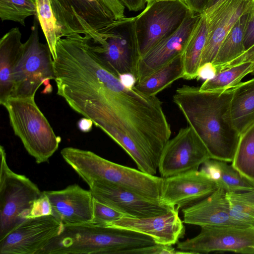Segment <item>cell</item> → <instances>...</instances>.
Listing matches in <instances>:
<instances>
[{"label": "cell", "mask_w": 254, "mask_h": 254, "mask_svg": "<svg viewBox=\"0 0 254 254\" xmlns=\"http://www.w3.org/2000/svg\"><path fill=\"white\" fill-rule=\"evenodd\" d=\"M233 88L201 91L199 87L183 85L173 97V101L204 143L211 159L227 162L232 161L240 138L230 113Z\"/></svg>", "instance_id": "1"}, {"label": "cell", "mask_w": 254, "mask_h": 254, "mask_svg": "<svg viewBox=\"0 0 254 254\" xmlns=\"http://www.w3.org/2000/svg\"><path fill=\"white\" fill-rule=\"evenodd\" d=\"M155 244L141 233L88 223L64 226L38 254H141Z\"/></svg>", "instance_id": "2"}, {"label": "cell", "mask_w": 254, "mask_h": 254, "mask_svg": "<svg viewBox=\"0 0 254 254\" xmlns=\"http://www.w3.org/2000/svg\"><path fill=\"white\" fill-rule=\"evenodd\" d=\"M61 154L88 186L103 182L160 201L162 177L115 163L89 150L66 147Z\"/></svg>", "instance_id": "3"}, {"label": "cell", "mask_w": 254, "mask_h": 254, "mask_svg": "<svg viewBox=\"0 0 254 254\" xmlns=\"http://www.w3.org/2000/svg\"><path fill=\"white\" fill-rule=\"evenodd\" d=\"M15 135L37 164L48 161L61 141L34 97L9 98L3 105Z\"/></svg>", "instance_id": "4"}, {"label": "cell", "mask_w": 254, "mask_h": 254, "mask_svg": "<svg viewBox=\"0 0 254 254\" xmlns=\"http://www.w3.org/2000/svg\"><path fill=\"white\" fill-rule=\"evenodd\" d=\"M39 22L34 16L30 35L23 43L13 75V98L35 97L39 88L44 84V94L52 92L50 80H55L53 59L47 44L39 40Z\"/></svg>", "instance_id": "5"}, {"label": "cell", "mask_w": 254, "mask_h": 254, "mask_svg": "<svg viewBox=\"0 0 254 254\" xmlns=\"http://www.w3.org/2000/svg\"><path fill=\"white\" fill-rule=\"evenodd\" d=\"M0 240L28 219L35 201L42 194L25 176L12 171L4 148L0 147Z\"/></svg>", "instance_id": "6"}, {"label": "cell", "mask_w": 254, "mask_h": 254, "mask_svg": "<svg viewBox=\"0 0 254 254\" xmlns=\"http://www.w3.org/2000/svg\"><path fill=\"white\" fill-rule=\"evenodd\" d=\"M63 37L79 34L99 40L117 20L102 0H50Z\"/></svg>", "instance_id": "7"}, {"label": "cell", "mask_w": 254, "mask_h": 254, "mask_svg": "<svg viewBox=\"0 0 254 254\" xmlns=\"http://www.w3.org/2000/svg\"><path fill=\"white\" fill-rule=\"evenodd\" d=\"M191 12L183 0L155 1L147 4L135 17L139 57L174 33Z\"/></svg>", "instance_id": "8"}, {"label": "cell", "mask_w": 254, "mask_h": 254, "mask_svg": "<svg viewBox=\"0 0 254 254\" xmlns=\"http://www.w3.org/2000/svg\"><path fill=\"white\" fill-rule=\"evenodd\" d=\"M195 237L177 243L182 254L233 252L254 254V227L230 225L201 226Z\"/></svg>", "instance_id": "9"}, {"label": "cell", "mask_w": 254, "mask_h": 254, "mask_svg": "<svg viewBox=\"0 0 254 254\" xmlns=\"http://www.w3.org/2000/svg\"><path fill=\"white\" fill-rule=\"evenodd\" d=\"M134 21L135 17L116 20L98 41L91 40L94 52L119 75L132 73V64L139 56Z\"/></svg>", "instance_id": "10"}, {"label": "cell", "mask_w": 254, "mask_h": 254, "mask_svg": "<svg viewBox=\"0 0 254 254\" xmlns=\"http://www.w3.org/2000/svg\"><path fill=\"white\" fill-rule=\"evenodd\" d=\"M211 159L204 143L190 126L181 128L165 145L160 157L158 170L162 178H167L198 170Z\"/></svg>", "instance_id": "11"}, {"label": "cell", "mask_w": 254, "mask_h": 254, "mask_svg": "<svg viewBox=\"0 0 254 254\" xmlns=\"http://www.w3.org/2000/svg\"><path fill=\"white\" fill-rule=\"evenodd\" d=\"M64 227L52 215L27 219L0 240V254H38Z\"/></svg>", "instance_id": "12"}, {"label": "cell", "mask_w": 254, "mask_h": 254, "mask_svg": "<svg viewBox=\"0 0 254 254\" xmlns=\"http://www.w3.org/2000/svg\"><path fill=\"white\" fill-rule=\"evenodd\" d=\"M201 15L191 12L174 33L133 63L132 74L135 78L136 83L182 55Z\"/></svg>", "instance_id": "13"}, {"label": "cell", "mask_w": 254, "mask_h": 254, "mask_svg": "<svg viewBox=\"0 0 254 254\" xmlns=\"http://www.w3.org/2000/svg\"><path fill=\"white\" fill-rule=\"evenodd\" d=\"M89 187L94 199L127 217L144 218L158 216L175 208L107 183L95 182Z\"/></svg>", "instance_id": "14"}, {"label": "cell", "mask_w": 254, "mask_h": 254, "mask_svg": "<svg viewBox=\"0 0 254 254\" xmlns=\"http://www.w3.org/2000/svg\"><path fill=\"white\" fill-rule=\"evenodd\" d=\"M219 188L203 171L188 172L163 179L160 202L179 210L199 202Z\"/></svg>", "instance_id": "15"}, {"label": "cell", "mask_w": 254, "mask_h": 254, "mask_svg": "<svg viewBox=\"0 0 254 254\" xmlns=\"http://www.w3.org/2000/svg\"><path fill=\"white\" fill-rule=\"evenodd\" d=\"M253 0H221L203 13L207 20V35L200 66L213 63L229 32L238 18L253 8Z\"/></svg>", "instance_id": "16"}, {"label": "cell", "mask_w": 254, "mask_h": 254, "mask_svg": "<svg viewBox=\"0 0 254 254\" xmlns=\"http://www.w3.org/2000/svg\"><path fill=\"white\" fill-rule=\"evenodd\" d=\"M44 192L49 199L52 215L64 226L91 223L93 197L90 190L73 184L61 190Z\"/></svg>", "instance_id": "17"}, {"label": "cell", "mask_w": 254, "mask_h": 254, "mask_svg": "<svg viewBox=\"0 0 254 254\" xmlns=\"http://www.w3.org/2000/svg\"><path fill=\"white\" fill-rule=\"evenodd\" d=\"M108 227L133 230L151 237L157 244L173 245L185 235V227L175 207L167 213L144 218L124 217Z\"/></svg>", "instance_id": "18"}, {"label": "cell", "mask_w": 254, "mask_h": 254, "mask_svg": "<svg viewBox=\"0 0 254 254\" xmlns=\"http://www.w3.org/2000/svg\"><path fill=\"white\" fill-rule=\"evenodd\" d=\"M184 223L199 226L239 225L231 217L226 191L219 188L199 202L182 209Z\"/></svg>", "instance_id": "19"}, {"label": "cell", "mask_w": 254, "mask_h": 254, "mask_svg": "<svg viewBox=\"0 0 254 254\" xmlns=\"http://www.w3.org/2000/svg\"><path fill=\"white\" fill-rule=\"evenodd\" d=\"M18 27L11 29L0 40V104L2 105L11 98L13 75L23 43Z\"/></svg>", "instance_id": "20"}, {"label": "cell", "mask_w": 254, "mask_h": 254, "mask_svg": "<svg viewBox=\"0 0 254 254\" xmlns=\"http://www.w3.org/2000/svg\"><path fill=\"white\" fill-rule=\"evenodd\" d=\"M230 113L240 135L254 125V78L241 82L233 88Z\"/></svg>", "instance_id": "21"}, {"label": "cell", "mask_w": 254, "mask_h": 254, "mask_svg": "<svg viewBox=\"0 0 254 254\" xmlns=\"http://www.w3.org/2000/svg\"><path fill=\"white\" fill-rule=\"evenodd\" d=\"M200 170L226 192H243L254 190V183L227 162L210 159L202 164Z\"/></svg>", "instance_id": "22"}, {"label": "cell", "mask_w": 254, "mask_h": 254, "mask_svg": "<svg viewBox=\"0 0 254 254\" xmlns=\"http://www.w3.org/2000/svg\"><path fill=\"white\" fill-rule=\"evenodd\" d=\"M252 15L253 8L243 14L222 42L212 63L217 72L245 52L244 37Z\"/></svg>", "instance_id": "23"}, {"label": "cell", "mask_w": 254, "mask_h": 254, "mask_svg": "<svg viewBox=\"0 0 254 254\" xmlns=\"http://www.w3.org/2000/svg\"><path fill=\"white\" fill-rule=\"evenodd\" d=\"M207 35V20L205 15L202 14L182 55L184 72L183 78L187 80L196 78Z\"/></svg>", "instance_id": "24"}, {"label": "cell", "mask_w": 254, "mask_h": 254, "mask_svg": "<svg viewBox=\"0 0 254 254\" xmlns=\"http://www.w3.org/2000/svg\"><path fill=\"white\" fill-rule=\"evenodd\" d=\"M182 55L135 84L141 92L150 96L157 94L176 80L184 78Z\"/></svg>", "instance_id": "25"}, {"label": "cell", "mask_w": 254, "mask_h": 254, "mask_svg": "<svg viewBox=\"0 0 254 254\" xmlns=\"http://www.w3.org/2000/svg\"><path fill=\"white\" fill-rule=\"evenodd\" d=\"M254 62H243L219 71L215 76L205 80L201 85V91H223L233 88L241 82L242 79L251 73Z\"/></svg>", "instance_id": "26"}, {"label": "cell", "mask_w": 254, "mask_h": 254, "mask_svg": "<svg viewBox=\"0 0 254 254\" xmlns=\"http://www.w3.org/2000/svg\"><path fill=\"white\" fill-rule=\"evenodd\" d=\"M232 165L254 183V125L240 135Z\"/></svg>", "instance_id": "27"}, {"label": "cell", "mask_w": 254, "mask_h": 254, "mask_svg": "<svg viewBox=\"0 0 254 254\" xmlns=\"http://www.w3.org/2000/svg\"><path fill=\"white\" fill-rule=\"evenodd\" d=\"M36 16L45 37L53 59L55 60L57 58V43L63 36L54 15L50 0H37Z\"/></svg>", "instance_id": "28"}, {"label": "cell", "mask_w": 254, "mask_h": 254, "mask_svg": "<svg viewBox=\"0 0 254 254\" xmlns=\"http://www.w3.org/2000/svg\"><path fill=\"white\" fill-rule=\"evenodd\" d=\"M37 0H0L1 21H12L25 25L28 17L37 14Z\"/></svg>", "instance_id": "29"}, {"label": "cell", "mask_w": 254, "mask_h": 254, "mask_svg": "<svg viewBox=\"0 0 254 254\" xmlns=\"http://www.w3.org/2000/svg\"><path fill=\"white\" fill-rule=\"evenodd\" d=\"M232 218L240 226L254 227V204L238 199L226 192Z\"/></svg>", "instance_id": "30"}, {"label": "cell", "mask_w": 254, "mask_h": 254, "mask_svg": "<svg viewBox=\"0 0 254 254\" xmlns=\"http://www.w3.org/2000/svg\"><path fill=\"white\" fill-rule=\"evenodd\" d=\"M124 217L126 216L123 213L93 198V218L91 223L101 226H109Z\"/></svg>", "instance_id": "31"}, {"label": "cell", "mask_w": 254, "mask_h": 254, "mask_svg": "<svg viewBox=\"0 0 254 254\" xmlns=\"http://www.w3.org/2000/svg\"><path fill=\"white\" fill-rule=\"evenodd\" d=\"M52 215V208L47 196L44 191L42 195L34 202L28 219Z\"/></svg>", "instance_id": "32"}, {"label": "cell", "mask_w": 254, "mask_h": 254, "mask_svg": "<svg viewBox=\"0 0 254 254\" xmlns=\"http://www.w3.org/2000/svg\"><path fill=\"white\" fill-rule=\"evenodd\" d=\"M217 73L215 66L212 63H207L199 66L196 78L197 80H207L213 78Z\"/></svg>", "instance_id": "33"}, {"label": "cell", "mask_w": 254, "mask_h": 254, "mask_svg": "<svg viewBox=\"0 0 254 254\" xmlns=\"http://www.w3.org/2000/svg\"><path fill=\"white\" fill-rule=\"evenodd\" d=\"M102 1L113 13L117 20L126 17L124 14L125 7L119 0H102Z\"/></svg>", "instance_id": "34"}, {"label": "cell", "mask_w": 254, "mask_h": 254, "mask_svg": "<svg viewBox=\"0 0 254 254\" xmlns=\"http://www.w3.org/2000/svg\"><path fill=\"white\" fill-rule=\"evenodd\" d=\"M182 254L176 251L172 245H166L157 244L146 249L144 254Z\"/></svg>", "instance_id": "35"}, {"label": "cell", "mask_w": 254, "mask_h": 254, "mask_svg": "<svg viewBox=\"0 0 254 254\" xmlns=\"http://www.w3.org/2000/svg\"><path fill=\"white\" fill-rule=\"evenodd\" d=\"M189 8L193 12L202 14L210 0H183Z\"/></svg>", "instance_id": "36"}, {"label": "cell", "mask_w": 254, "mask_h": 254, "mask_svg": "<svg viewBox=\"0 0 254 254\" xmlns=\"http://www.w3.org/2000/svg\"><path fill=\"white\" fill-rule=\"evenodd\" d=\"M244 44L246 51L254 45V14H253L246 31Z\"/></svg>", "instance_id": "37"}, {"label": "cell", "mask_w": 254, "mask_h": 254, "mask_svg": "<svg viewBox=\"0 0 254 254\" xmlns=\"http://www.w3.org/2000/svg\"><path fill=\"white\" fill-rule=\"evenodd\" d=\"M247 62H254V45L240 57L226 65L222 70Z\"/></svg>", "instance_id": "38"}, {"label": "cell", "mask_w": 254, "mask_h": 254, "mask_svg": "<svg viewBox=\"0 0 254 254\" xmlns=\"http://www.w3.org/2000/svg\"><path fill=\"white\" fill-rule=\"evenodd\" d=\"M130 11H137L145 8L147 0H119Z\"/></svg>", "instance_id": "39"}, {"label": "cell", "mask_w": 254, "mask_h": 254, "mask_svg": "<svg viewBox=\"0 0 254 254\" xmlns=\"http://www.w3.org/2000/svg\"><path fill=\"white\" fill-rule=\"evenodd\" d=\"M229 192L238 199L254 204V190L243 192Z\"/></svg>", "instance_id": "40"}, {"label": "cell", "mask_w": 254, "mask_h": 254, "mask_svg": "<svg viewBox=\"0 0 254 254\" xmlns=\"http://www.w3.org/2000/svg\"><path fill=\"white\" fill-rule=\"evenodd\" d=\"M93 125L91 120L86 117L80 119L77 123L78 128L83 132H89L92 129Z\"/></svg>", "instance_id": "41"}, {"label": "cell", "mask_w": 254, "mask_h": 254, "mask_svg": "<svg viewBox=\"0 0 254 254\" xmlns=\"http://www.w3.org/2000/svg\"><path fill=\"white\" fill-rule=\"evenodd\" d=\"M122 83L128 87L135 86L136 79L134 76L131 73H125L119 75Z\"/></svg>", "instance_id": "42"}, {"label": "cell", "mask_w": 254, "mask_h": 254, "mask_svg": "<svg viewBox=\"0 0 254 254\" xmlns=\"http://www.w3.org/2000/svg\"><path fill=\"white\" fill-rule=\"evenodd\" d=\"M221 0H210L207 6L204 11V13L213 7L216 4L218 3Z\"/></svg>", "instance_id": "43"}, {"label": "cell", "mask_w": 254, "mask_h": 254, "mask_svg": "<svg viewBox=\"0 0 254 254\" xmlns=\"http://www.w3.org/2000/svg\"><path fill=\"white\" fill-rule=\"evenodd\" d=\"M155 1L156 0H147V4H150Z\"/></svg>", "instance_id": "44"}, {"label": "cell", "mask_w": 254, "mask_h": 254, "mask_svg": "<svg viewBox=\"0 0 254 254\" xmlns=\"http://www.w3.org/2000/svg\"><path fill=\"white\" fill-rule=\"evenodd\" d=\"M253 14H254V0H253Z\"/></svg>", "instance_id": "45"}, {"label": "cell", "mask_w": 254, "mask_h": 254, "mask_svg": "<svg viewBox=\"0 0 254 254\" xmlns=\"http://www.w3.org/2000/svg\"><path fill=\"white\" fill-rule=\"evenodd\" d=\"M251 74L252 75L254 76V68H253V71L252 72V73Z\"/></svg>", "instance_id": "46"}, {"label": "cell", "mask_w": 254, "mask_h": 254, "mask_svg": "<svg viewBox=\"0 0 254 254\" xmlns=\"http://www.w3.org/2000/svg\"><path fill=\"white\" fill-rule=\"evenodd\" d=\"M174 0H156V1Z\"/></svg>", "instance_id": "47"}, {"label": "cell", "mask_w": 254, "mask_h": 254, "mask_svg": "<svg viewBox=\"0 0 254 254\" xmlns=\"http://www.w3.org/2000/svg\"><path fill=\"white\" fill-rule=\"evenodd\" d=\"M184 1V0H183Z\"/></svg>", "instance_id": "48"}]
</instances>
